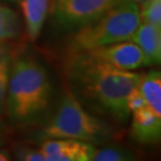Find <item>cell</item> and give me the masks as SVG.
<instances>
[{
    "instance_id": "6da1fadb",
    "label": "cell",
    "mask_w": 161,
    "mask_h": 161,
    "mask_svg": "<svg viewBox=\"0 0 161 161\" xmlns=\"http://www.w3.org/2000/svg\"><path fill=\"white\" fill-rule=\"evenodd\" d=\"M68 75L82 94L98 108L119 121L128 119V96L138 86L141 75L118 69L84 51L70 53Z\"/></svg>"
},
{
    "instance_id": "7a4b0ae2",
    "label": "cell",
    "mask_w": 161,
    "mask_h": 161,
    "mask_svg": "<svg viewBox=\"0 0 161 161\" xmlns=\"http://www.w3.org/2000/svg\"><path fill=\"white\" fill-rule=\"evenodd\" d=\"M51 85L47 71L31 58L12 64L5 111L14 124L24 125L39 117L49 106Z\"/></svg>"
},
{
    "instance_id": "3957f363",
    "label": "cell",
    "mask_w": 161,
    "mask_h": 161,
    "mask_svg": "<svg viewBox=\"0 0 161 161\" xmlns=\"http://www.w3.org/2000/svg\"><path fill=\"white\" fill-rule=\"evenodd\" d=\"M140 22L138 4L131 0H118L97 19L80 27L70 42V53L131 41Z\"/></svg>"
},
{
    "instance_id": "277c9868",
    "label": "cell",
    "mask_w": 161,
    "mask_h": 161,
    "mask_svg": "<svg viewBox=\"0 0 161 161\" xmlns=\"http://www.w3.org/2000/svg\"><path fill=\"white\" fill-rule=\"evenodd\" d=\"M113 130L110 125L86 111L71 92H66L56 113L42 130L46 139H75L90 143L104 142Z\"/></svg>"
},
{
    "instance_id": "5b68a950",
    "label": "cell",
    "mask_w": 161,
    "mask_h": 161,
    "mask_svg": "<svg viewBox=\"0 0 161 161\" xmlns=\"http://www.w3.org/2000/svg\"><path fill=\"white\" fill-rule=\"evenodd\" d=\"M118 0H50L51 17L66 28L82 27L97 19Z\"/></svg>"
},
{
    "instance_id": "8992f818",
    "label": "cell",
    "mask_w": 161,
    "mask_h": 161,
    "mask_svg": "<svg viewBox=\"0 0 161 161\" xmlns=\"http://www.w3.org/2000/svg\"><path fill=\"white\" fill-rule=\"evenodd\" d=\"M84 53L122 70H134L141 66H146L142 51L132 41L105 45Z\"/></svg>"
},
{
    "instance_id": "52a82bcc",
    "label": "cell",
    "mask_w": 161,
    "mask_h": 161,
    "mask_svg": "<svg viewBox=\"0 0 161 161\" xmlns=\"http://www.w3.org/2000/svg\"><path fill=\"white\" fill-rule=\"evenodd\" d=\"M95 147L75 139H47L40 147L45 161H92Z\"/></svg>"
},
{
    "instance_id": "ba28073f",
    "label": "cell",
    "mask_w": 161,
    "mask_h": 161,
    "mask_svg": "<svg viewBox=\"0 0 161 161\" xmlns=\"http://www.w3.org/2000/svg\"><path fill=\"white\" fill-rule=\"evenodd\" d=\"M132 113V136L140 143H156L161 136V116L156 115L149 107L138 109Z\"/></svg>"
},
{
    "instance_id": "9c48e42d",
    "label": "cell",
    "mask_w": 161,
    "mask_h": 161,
    "mask_svg": "<svg viewBox=\"0 0 161 161\" xmlns=\"http://www.w3.org/2000/svg\"><path fill=\"white\" fill-rule=\"evenodd\" d=\"M144 57V65L159 64L161 60V28L140 22L131 39Z\"/></svg>"
},
{
    "instance_id": "30bf717a",
    "label": "cell",
    "mask_w": 161,
    "mask_h": 161,
    "mask_svg": "<svg viewBox=\"0 0 161 161\" xmlns=\"http://www.w3.org/2000/svg\"><path fill=\"white\" fill-rule=\"evenodd\" d=\"M25 27L31 41L39 37L49 11V0H20Z\"/></svg>"
},
{
    "instance_id": "8fae6325",
    "label": "cell",
    "mask_w": 161,
    "mask_h": 161,
    "mask_svg": "<svg viewBox=\"0 0 161 161\" xmlns=\"http://www.w3.org/2000/svg\"><path fill=\"white\" fill-rule=\"evenodd\" d=\"M137 88L149 107L154 113L161 116V75L158 70L141 75Z\"/></svg>"
},
{
    "instance_id": "7c38bea8",
    "label": "cell",
    "mask_w": 161,
    "mask_h": 161,
    "mask_svg": "<svg viewBox=\"0 0 161 161\" xmlns=\"http://www.w3.org/2000/svg\"><path fill=\"white\" fill-rule=\"evenodd\" d=\"M20 31L19 17L12 8L0 4V43L17 37Z\"/></svg>"
},
{
    "instance_id": "4fadbf2b",
    "label": "cell",
    "mask_w": 161,
    "mask_h": 161,
    "mask_svg": "<svg viewBox=\"0 0 161 161\" xmlns=\"http://www.w3.org/2000/svg\"><path fill=\"white\" fill-rule=\"evenodd\" d=\"M140 21L161 28V0H147L139 8Z\"/></svg>"
},
{
    "instance_id": "5bb4252c",
    "label": "cell",
    "mask_w": 161,
    "mask_h": 161,
    "mask_svg": "<svg viewBox=\"0 0 161 161\" xmlns=\"http://www.w3.org/2000/svg\"><path fill=\"white\" fill-rule=\"evenodd\" d=\"M134 159V155L130 151L118 147H107L104 149L94 150L92 161H125Z\"/></svg>"
},
{
    "instance_id": "9a60e30c",
    "label": "cell",
    "mask_w": 161,
    "mask_h": 161,
    "mask_svg": "<svg viewBox=\"0 0 161 161\" xmlns=\"http://www.w3.org/2000/svg\"><path fill=\"white\" fill-rule=\"evenodd\" d=\"M9 69H11V61H9V58L4 54L0 58V117L5 111Z\"/></svg>"
},
{
    "instance_id": "2e32d148",
    "label": "cell",
    "mask_w": 161,
    "mask_h": 161,
    "mask_svg": "<svg viewBox=\"0 0 161 161\" xmlns=\"http://www.w3.org/2000/svg\"><path fill=\"white\" fill-rule=\"evenodd\" d=\"M127 105H128V109H129V111H130V113L144 107V106H147L146 102H144L142 95H141L139 89H138L137 87L132 90L131 93L129 94Z\"/></svg>"
},
{
    "instance_id": "e0dca14e",
    "label": "cell",
    "mask_w": 161,
    "mask_h": 161,
    "mask_svg": "<svg viewBox=\"0 0 161 161\" xmlns=\"http://www.w3.org/2000/svg\"><path fill=\"white\" fill-rule=\"evenodd\" d=\"M17 158L24 161H45L43 154L40 149L38 151L28 149V147H21L17 152Z\"/></svg>"
},
{
    "instance_id": "ac0fdd59",
    "label": "cell",
    "mask_w": 161,
    "mask_h": 161,
    "mask_svg": "<svg viewBox=\"0 0 161 161\" xmlns=\"http://www.w3.org/2000/svg\"><path fill=\"white\" fill-rule=\"evenodd\" d=\"M11 160V156L8 151L0 150V161H8Z\"/></svg>"
},
{
    "instance_id": "d6986e66",
    "label": "cell",
    "mask_w": 161,
    "mask_h": 161,
    "mask_svg": "<svg viewBox=\"0 0 161 161\" xmlns=\"http://www.w3.org/2000/svg\"><path fill=\"white\" fill-rule=\"evenodd\" d=\"M131 1L135 2V3H136V4H141V3H143V2L147 1V0H131Z\"/></svg>"
},
{
    "instance_id": "ffe728a7",
    "label": "cell",
    "mask_w": 161,
    "mask_h": 161,
    "mask_svg": "<svg viewBox=\"0 0 161 161\" xmlns=\"http://www.w3.org/2000/svg\"><path fill=\"white\" fill-rule=\"evenodd\" d=\"M8 1H13V2H15V1H20V0H8Z\"/></svg>"
},
{
    "instance_id": "44dd1931",
    "label": "cell",
    "mask_w": 161,
    "mask_h": 161,
    "mask_svg": "<svg viewBox=\"0 0 161 161\" xmlns=\"http://www.w3.org/2000/svg\"><path fill=\"white\" fill-rule=\"evenodd\" d=\"M0 144H1V137H0Z\"/></svg>"
}]
</instances>
